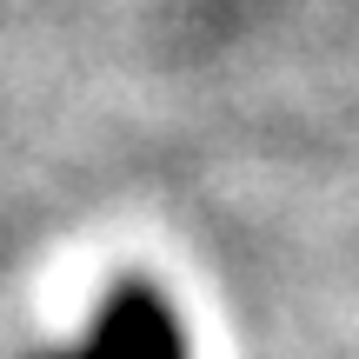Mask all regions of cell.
I'll use <instances>...</instances> for the list:
<instances>
[{"mask_svg":"<svg viewBox=\"0 0 359 359\" xmlns=\"http://www.w3.org/2000/svg\"><path fill=\"white\" fill-rule=\"evenodd\" d=\"M40 359H187V339H180V320L167 313V299L154 286L120 280L80 346L40 353Z\"/></svg>","mask_w":359,"mask_h":359,"instance_id":"1","label":"cell"}]
</instances>
